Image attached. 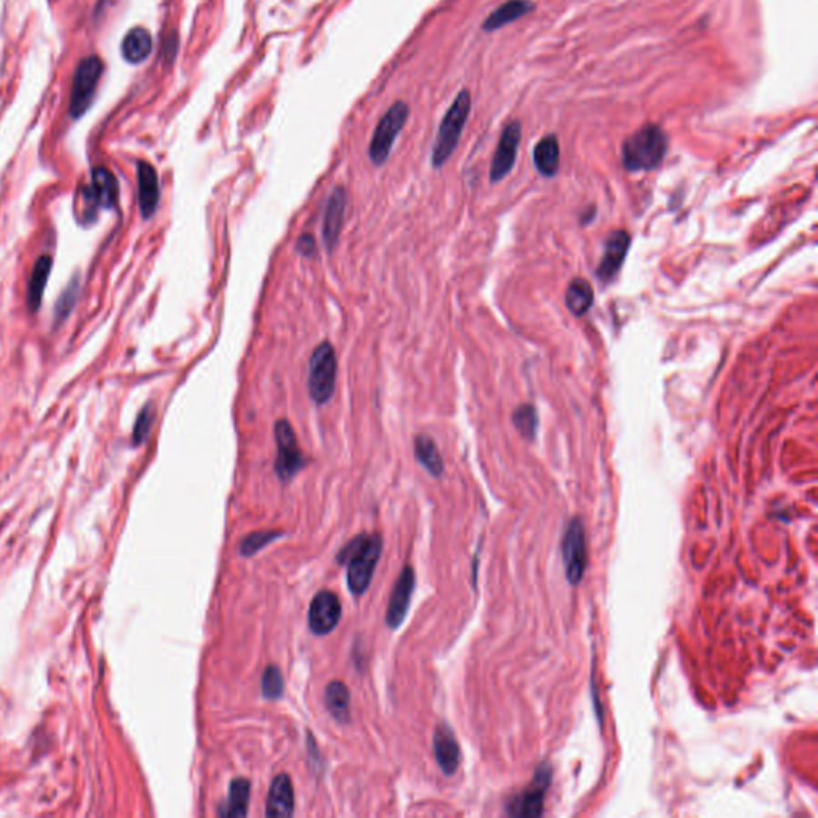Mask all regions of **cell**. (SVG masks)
Wrapping results in <instances>:
<instances>
[{
    "mask_svg": "<svg viewBox=\"0 0 818 818\" xmlns=\"http://www.w3.org/2000/svg\"><path fill=\"white\" fill-rule=\"evenodd\" d=\"M381 552L383 539L379 536L362 534L339 553V563L347 565V584L353 595H363L370 587Z\"/></svg>",
    "mask_w": 818,
    "mask_h": 818,
    "instance_id": "obj_1",
    "label": "cell"
},
{
    "mask_svg": "<svg viewBox=\"0 0 818 818\" xmlns=\"http://www.w3.org/2000/svg\"><path fill=\"white\" fill-rule=\"evenodd\" d=\"M667 135L659 125H644L625 139L622 162L629 171H649L662 163L667 154Z\"/></svg>",
    "mask_w": 818,
    "mask_h": 818,
    "instance_id": "obj_2",
    "label": "cell"
},
{
    "mask_svg": "<svg viewBox=\"0 0 818 818\" xmlns=\"http://www.w3.org/2000/svg\"><path fill=\"white\" fill-rule=\"evenodd\" d=\"M472 109V97L468 90H462L455 97V103L451 105L448 112L443 118L442 125L438 128L434 150H432V165L434 169H442L455 154V148L459 144L464 127L467 124L468 114Z\"/></svg>",
    "mask_w": 818,
    "mask_h": 818,
    "instance_id": "obj_3",
    "label": "cell"
},
{
    "mask_svg": "<svg viewBox=\"0 0 818 818\" xmlns=\"http://www.w3.org/2000/svg\"><path fill=\"white\" fill-rule=\"evenodd\" d=\"M338 358L330 341H323L315 347L309 360V394L317 404H326L336 390Z\"/></svg>",
    "mask_w": 818,
    "mask_h": 818,
    "instance_id": "obj_4",
    "label": "cell"
},
{
    "mask_svg": "<svg viewBox=\"0 0 818 818\" xmlns=\"http://www.w3.org/2000/svg\"><path fill=\"white\" fill-rule=\"evenodd\" d=\"M409 118V107L403 101H396L389 111L383 114L379 120L376 130L373 133L370 143L371 162L381 167L387 162L392 148L395 144L396 138L406 125Z\"/></svg>",
    "mask_w": 818,
    "mask_h": 818,
    "instance_id": "obj_5",
    "label": "cell"
},
{
    "mask_svg": "<svg viewBox=\"0 0 818 818\" xmlns=\"http://www.w3.org/2000/svg\"><path fill=\"white\" fill-rule=\"evenodd\" d=\"M552 766L542 764L536 769L533 782L506 805V815L510 817H540L544 812L547 792L552 785Z\"/></svg>",
    "mask_w": 818,
    "mask_h": 818,
    "instance_id": "obj_6",
    "label": "cell"
},
{
    "mask_svg": "<svg viewBox=\"0 0 818 818\" xmlns=\"http://www.w3.org/2000/svg\"><path fill=\"white\" fill-rule=\"evenodd\" d=\"M103 69H105L103 61L95 55L87 56L78 63L72 82L71 106H69L72 118H80L88 111Z\"/></svg>",
    "mask_w": 818,
    "mask_h": 818,
    "instance_id": "obj_7",
    "label": "cell"
},
{
    "mask_svg": "<svg viewBox=\"0 0 818 818\" xmlns=\"http://www.w3.org/2000/svg\"><path fill=\"white\" fill-rule=\"evenodd\" d=\"M561 557L565 563L566 578L571 585L580 584L587 569V536L580 518H572L561 539Z\"/></svg>",
    "mask_w": 818,
    "mask_h": 818,
    "instance_id": "obj_8",
    "label": "cell"
},
{
    "mask_svg": "<svg viewBox=\"0 0 818 818\" xmlns=\"http://www.w3.org/2000/svg\"><path fill=\"white\" fill-rule=\"evenodd\" d=\"M275 440H277V461H275V472L280 480H291L304 467V455L299 449L296 434L292 430L291 424L280 419L273 427Z\"/></svg>",
    "mask_w": 818,
    "mask_h": 818,
    "instance_id": "obj_9",
    "label": "cell"
},
{
    "mask_svg": "<svg viewBox=\"0 0 818 818\" xmlns=\"http://www.w3.org/2000/svg\"><path fill=\"white\" fill-rule=\"evenodd\" d=\"M343 606L338 595L330 590H323L313 597L311 608H309V627L311 630L323 637L332 633L341 620Z\"/></svg>",
    "mask_w": 818,
    "mask_h": 818,
    "instance_id": "obj_10",
    "label": "cell"
},
{
    "mask_svg": "<svg viewBox=\"0 0 818 818\" xmlns=\"http://www.w3.org/2000/svg\"><path fill=\"white\" fill-rule=\"evenodd\" d=\"M521 139V125L520 122H512L506 125L502 135H500L497 149L493 157L491 163V181H502L512 169H514L516 154H518V146Z\"/></svg>",
    "mask_w": 818,
    "mask_h": 818,
    "instance_id": "obj_11",
    "label": "cell"
},
{
    "mask_svg": "<svg viewBox=\"0 0 818 818\" xmlns=\"http://www.w3.org/2000/svg\"><path fill=\"white\" fill-rule=\"evenodd\" d=\"M345 209H347V190L344 188H336L326 201L323 228H322L323 241H325L326 250L330 253L334 251V248L338 245L339 235L343 232Z\"/></svg>",
    "mask_w": 818,
    "mask_h": 818,
    "instance_id": "obj_12",
    "label": "cell"
},
{
    "mask_svg": "<svg viewBox=\"0 0 818 818\" xmlns=\"http://www.w3.org/2000/svg\"><path fill=\"white\" fill-rule=\"evenodd\" d=\"M414 585H416L414 571H413L411 566H406L400 572V578L396 580L394 591L390 595L387 619H385L390 629H398L404 618H406L411 597H413V591H414Z\"/></svg>",
    "mask_w": 818,
    "mask_h": 818,
    "instance_id": "obj_13",
    "label": "cell"
},
{
    "mask_svg": "<svg viewBox=\"0 0 818 818\" xmlns=\"http://www.w3.org/2000/svg\"><path fill=\"white\" fill-rule=\"evenodd\" d=\"M630 235L625 230H616L604 245V254L597 269L598 279L610 281L624 266L625 256L630 248Z\"/></svg>",
    "mask_w": 818,
    "mask_h": 818,
    "instance_id": "obj_14",
    "label": "cell"
},
{
    "mask_svg": "<svg viewBox=\"0 0 818 818\" xmlns=\"http://www.w3.org/2000/svg\"><path fill=\"white\" fill-rule=\"evenodd\" d=\"M138 197L141 215L144 220H149L156 213L160 200L158 176L150 163L138 162Z\"/></svg>",
    "mask_w": 818,
    "mask_h": 818,
    "instance_id": "obj_15",
    "label": "cell"
},
{
    "mask_svg": "<svg viewBox=\"0 0 818 818\" xmlns=\"http://www.w3.org/2000/svg\"><path fill=\"white\" fill-rule=\"evenodd\" d=\"M87 200L103 209H114L118 199V184L109 169L99 167L91 171L90 188L85 190Z\"/></svg>",
    "mask_w": 818,
    "mask_h": 818,
    "instance_id": "obj_16",
    "label": "cell"
},
{
    "mask_svg": "<svg viewBox=\"0 0 818 818\" xmlns=\"http://www.w3.org/2000/svg\"><path fill=\"white\" fill-rule=\"evenodd\" d=\"M434 752L436 762L445 775H455L461 764V748L455 735L446 724H440L434 734Z\"/></svg>",
    "mask_w": 818,
    "mask_h": 818,
    "instance_id": "obj_17",
    "label": "cell"
},
{
    "mask_svg": "<svg viewBox=\"0 0 818 818\" xmlns=\"http://www.w3.org/2000/svg\"><path fill=\"white\" fill-rule=\"evenodd\" d=\"M294 812V788L286 773L273 779L267 796V817H291Z\"/></svg>",
    "mask_w": 818,
    "mask_h": 818,
    "instance_id": "obj_18",
    "label": "cell"
},
{
    "mask_svg": "<svg viewBox=\"0 0 818 818\" xmlns=\"http://www.w3.org/2000/svg\"><path fill=\"white\" fill-rule=\"evenodd\" d=\"M533 10L534 4H531L529 0H508L504 5L496 8L493 14L487 16L485 23H483V29L485 31H496V29L506 26L508 23L520 20L525 15L533 12Z\"/></svg>",
    "mask_w": 818,
    "mask_h": 818,
    "instance_id": "obj_19",
    "label": "cell"
},
{
    "mask_svg": "<svg viewBox=\"0 0 818 818\" xmlns=\"http://www.w3.org/2000/svg\"><path fill=\"white\" fill-rule=\"evenodd\" d=\"M152 52V36L144 27H133L122 42V55L131 65H139L149 58Z\"/></svg>",
    "mask_w": 818,
    "mask_h": 818,
    "instance_id": "obj_20",
    "label": "cell"
},
{
    "mask_svg": "<svg viewBox=\"0 0 818 818\" xmlns=\"http://www.w3.org/2000/svg\"><path fill=\"white\" fill-rule=\"evenodd\" d=\"M534 165L540 175L552 178L559 169V143L555 135L542 138L534 148Z\"/></svg>",
    "mask_w": 818,
    "mask_h": 818,
    "instance_id": "obj_21",
    "label": "cell"
},
{
    "mask_svg": "<svg viewBox=\"0 0 818 818\" xmlns=\"http://www.w3.org/2000/svg\"><path fill=\"white\" fill-rule=\"evenodd\" d=\"M50 271H52V258L50 256H40L37 262H36V266H34L31 279H29V288H27V305H29L31 312L39 311Z\"/></svg>",
    "mask_w": 818,
    "mask_h": 818,
    "instance_id": "obj_22",
    "label": "cell"
},
{
    "mask_svg": "<svg viewBox=\"0 0 818 818\" xmlns=\"http://www.w3.org/2000/svg\"><path fill=\"white\" fill-rule=\"evenodd\" d=\"M250 792L251 783L247 779H235L230 783L228 801L221 805L220 815L226 818L245 817L250 803Z\"/></svg>",
    "mask_w": 818,
    "mask_h": 818,
    "instance_id": "obj_23",
    "label": "cell"
},
{
    "mask_svg": "<svg viewBox=\"0 0 818 818\" xmlns=\"http://www.w3.org/2000/svg\"><path fill=\"white\" fill-rule=\"evenodd\" d=\"M414 455L432 476H442L445 472V462L438 451L436 443L429 435H417L414 438Z\"/></svg>",
    "mask_w": 818,
    "mask_h": 818,
    "instance_id": "obj_24",
    "label": "cell"
},
{
    "mask_svg": "<svg viewBox=\"0 0 818 818\" xmlns=\"http://www.w3.org/2000/svg\"><path fill=\"white\" fill-rule=\"evenodd\" d=\"M595 301V292L590 283L584 279L572 280L566 290V305L572 315L582 317L588 312Z\"/></svg>",
    "mask_w": 818,
    "mask_h": 818,
    "instance_id": "obj_25",
    "label": "cell"
},
{
    "mask_svg": "<svg viewBox=\"0 0 818 818\" xmlns=\"http://www.w3.org/2000/svg\"><path fill=\"white\" fill-rule=\"evenodd\" d=\"M326 708L339 722L349 721L351 716V694L344 682L332 681L325 690Z\"/></svg>",
    "mask_w": 818,
    "mask_h": 818,
    "instance_id": "obj_26",
    "label": "cell"
},
{
    "mask_svg": "<svg viewBox=\"0 0 818 818\" xmlns=\"http://www.w3.org/2000/svg\"><path fill=\"white\" fill-rule=\"evenodd\" d=\"M512 421H514V425L520 432L521 435L527 438V440H534L536 432H537V425H539V417H537V411H536L533 404H521V406L515 409Z\"/></svg>",
    "mask_w": 818,
    "mask_h": 818,
    "instance_id": "obj_27",
    "label": "cell"
},
{
    "mask_svg": "<svg viewBox=\"0 0 818 818\" xmlns=\"http://www.w3.org/2000/svg\"><path fill=\"white\" fill-rule=\"evenodd\" d=\"M261 688H262V694H264V697L269 699V700H277V699H280V697L283 695V690H285V681H283V675H281L279 667L269 665V667L264 670L262 681H261Z\"/></svg>",
    "mask_w": 818,
    "mask_h": 818,
    "instance_id": "obj_28",
    "label": "cell"
},
{
    "mask_svg": "<svg viewBox=\"0 0 818 818\" xmlns=\"http://www.w3.org/2000/svg\"><path fill=\"white\" fill-rule=\"evenodd\" d=\"M154 419H156V408H154L152 404H146V406L141 409L137 423H135V429H133V443H135L137 446L138 445H143V443L146 442V438L149 436Z\"/></svg>",
    "mask_w": 818,
    "mask_h": 818,
    "instance_id": "obj_29",
    "label": "cell"
},
{
    "mask_svg": "<svg viewBox=\"0 0 818 818\" xmlns=\"http://www.w3.org/2000/svg\"><path fill=\"white\" fill-rule=\"evenodd\" d=\"M280 533L277 531H261V533L250 534L241 542L240 550L245 557H253L254 553L260 552L264 547L269 546L272 540L279 537Z\"/></svg>",
    "mask_w": 818,
    "mask_h": 818,
    "instance_id": "obj_30",
    "label": "cell"
},
{
    "mask_svg": "<svg viewBox=\"0 0 818 818\" xmlns=\"http://www.w3.org/2000/svg\"><path fill=\"white\" fill-rule=\"evenodd\" d=\"M77 292L78 280L74 279L71 285L66 288L65 294L59 298L58 304H56V322H63L69 317V313L72 312L76 301H77Z\"/></svg>",
    "mask_w": 818,
    "mask_h": 818,
    "instance_id": "obj_31",
    "label": "cell"
},
{
    "mask_svg": "<svg viewBox=\"0 0 818 818\" xmlns=\"http://www.w3.org/2000/svg\"><path fill=\"white\" fill-rule=\"evenodd\" d=\"M315 247H317V243H315V239H313L311 234H304L299 237L298 241H296V251L299 254H302L305 258H311L315 253Z\"/></svg>",
    "mask_w": 818,
    "mask_h": 818,
    "instance_id": "obj_32",
    "label": "cell"
}]
</instances>
